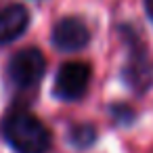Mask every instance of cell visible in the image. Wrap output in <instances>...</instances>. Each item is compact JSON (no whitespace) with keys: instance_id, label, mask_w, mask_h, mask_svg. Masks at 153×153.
Instances as JSON below:
<instances>
[{"instance_id":"cell-1","label":"cell","mask_w":153,"mask_h":153,"mask_svg":"<svg viewBox=\"0 0 153 153\" xmlns=\"http://www.w3.org/2000/svg\"><path fill=\"white\" fill-rule=\"evenodd\" d=\"M0 130L15 153H46L53 143L48 128L23 107L11 109L4 115Z\"/></svg>"},{"instance_id":"cell-2","label":"cell","mask_w":153,"mask_h":153,"mask_svg":"<svg viewBox=\"0 0 153 153\" xmlns=\"http://www.w3.org/2000/svg\"><path fill=\"white\" fill-rule=\"evenodd\" d=\"M46 71V61L44 55L38 48H23L17 55L11 57L9 67H7V76L11 80L13 86L17 88H32L36 86Z\"/></svg>"},{"instance_id":"cell-3","label":"cell","mask_w":153,"mask_h":153,"mask_svg":"<svg viewBox=\"0 0 153 153\" xmlns=\"http://www.w3.org/2000/svg\"><path fill=\"white\" fill-rule=\"evenodd\" d=\"M90 82V65L82 61H69L59 67L53 84V94L59 101H78L86 94Z\"/></svg>"},{"instance_id":"cell-4","label":"cell","mask_w":153,"mask_h":153,"mask_svg":"<svg viewBox=\"0 0 153 153\" xmlns=\"http://www.w3.org/2000/svg\"><path fill=\"white\" fill-rule=\"evenodd\" d=\"M51 38H53V44L59 51L76 53V51H82L88 44L90 32L80 17H63L55 23Z\"/></svg>"},{"instance_id":"cell-5","label":"cell","mask_w":153,"mask_h":153,"mask_svg":"<svg viewBox=\"0 0 153 153\" xmlns=\"http://www.w3.org/2000/svg\"><path fill=\"white\" fill-rule=\"evenodd\" d=\"M130 44H132V48H130V55H128V63L124 65L122 80L130 86V90L145 92L147 86L153 80V74H151V67H149V61H147L145 51L134 40H130Z\"/></svg>"},{"instance_id":"cell-6","label":"cell","mask_w":153,"mask_h":153,"mask_svg":"<svg viewBox=\"0 0 153 153\" xmlns=\"http://www.w3.org/2000/svg\"><path fill=\"white\" fill-rule=\"evenodd\" d=\"M30 25V13L23 4H7L0 9V44L17 40Z\"/></svg>"},{"instance_id":"cell-7","label":"cell","mask_w":153,"mask_h":153,"mask_svg":"<svg viewBox=\"0 0 153 153\" xmlns=\"http://www.w3.org/2000/svg\"><path fill=\"white\" fill-rule=\"evenodd\" d=\"M67 140L76 149H88L97 143V128L92 124H71L67 130Z\"/></svg>"},{"instance_id":"cell-8","label":"cell","mask_w":153,"mask_h":153,"mask_svg":"<svg viewBox=\"0 0 153 153\" xmlns=\"http://www.w3.org/2000/svg\"><path fill=\"white\" fill-rule=\"evenodd\" d=\"M113 113H115V120H117V122H124V117H128V120L134 117V113H132L126 105H113ZM124 124H126V122H124Z\"/></svg>"},{"instance_id":"cell-9","label":"cell","mask_w":153,"mask_h":153,"mask_svg":"<svg viewBox=\"0 0 153 153\" xmlns=\"http://www.w3.org/2000/svg\"><path fill=\"white\" fill-rule=\"evenodd\" d=\"M145 9H147V15H149V19L153 21V0H145Z\"/></svg>"}]
</instances>
